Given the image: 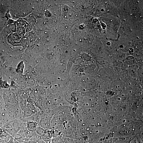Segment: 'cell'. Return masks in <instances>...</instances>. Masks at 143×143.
<instances>
[{
    "instance_id": "cell-1",
    "label": "cell",
    "mask_w": 143,
    "mask_h": 143,
    "mask_svg": "<svg viewBox=\"0 0 143 143\" xmlns=\"http://www.w3.org/2000/svg\"><path fill=\"white\" fill-rule=\"evenodd\" d=\"M38 123L33 122H27V130L28 131L31 132H35L38 127Z\"/></svg>"
},
{
    "instance_id": "cell-2",
    "label": "cell",
    "mask_w": 143,
    "mask_h": 143,
    "mask_svg": "<svg viewBox=\"0 0 143 143\" xmlns=\"http://www.w3.org/2000/svg\"><path fill=\"white\" fill-rule=\"evenodd\" d=\"M23 121L25 122H33L39 123L40 121L39 114L36 113L30 116L25 118L23 119Z\"/></svg>"
},
{
    "instance_id": "cell-3",
    "label": "cell",
    "mask_w": 143,
    "mask_h": 143,
    "mask_svg": "<svg viewBox=\"0 0 143 143\" xmlns=\"http://www.w3.org/2000/svg\"><path fill=\"white\" fill-rule=\"evenodd\" d=\"M24 69V64L23 62H21L18 65L16 71L19 74L21 75L23 74Z\"/></svg>"
},
{
    "instance_id": "cell-4",
    "label": "cell",
    "mask_w": 143,
    "mask_h": 143,
    "mask_svg": "<svg viewBox=\"0 0 143 143\" xmlns=\"http://www.w3.org/2000/svg\"><path fill=\"white\" fill-rule=\"evenodd\" d=\"M19 106L22 111H24L26 108L27 102V100H24L18 102Z\"/></svg>"
},
{
    "instance_id": "cell-5",
    "label": "cell",
    "mask_w": 143,
    "mask_h": 143,
    "mask_svg": "<svg viewBox=\"0 0 143 143\" xmlns=\"http://www.w3.org/2000/svg\"><path fill=\"white\" fill-rule=\"evenodd\" d=\"M25 28L23 27H18L17 29L18 34L20 36H23L25 35Z\"/></svg>"
},
{
    "instance_id": "cell-6",
    "label": "cell",
    "mask_w": 143,
    "mask_h": 143,
    "mask_svg": "<svg viewBox=\"0 0 143 143\" xmlns=\"http://www.w3.org/2000/svg\"><path fill=\"white\" fill-rule=\"evenodd\" d=\"M26 22L24 20H20L19 22L17 23V26L18 27H22L24 25H25Z\"/></svg>"
},
{
    "instance_id": "cell-7",
    "label": "cell",
    "mask_w": 143,
    "mask_h": 143,
    "mask_svg": "<svg viewBox=\"0 0 143 143\" xmlns=\"http://www.w3.org/2000/svg\"><path fill=\"white\" fill-rule=\"evenodd\" d=\"M10 28L12 31L16 32L17 31L16 24L15 23L12 24L11 25Z\"/></svg>"
},
{
    "instance_id": "cell-8",
    "label": "cell",
    "mask_w": 143,
    "mask_h": 143,
    "mask_svg": "<svg viewBox=\"0 0 143 143\" xmlns=\"http://www.w3.org/2000/svg\"><path fill=\"white\" fill-rule=\"evenodd\" d=\"M25 28L26 30V31H29L30 29L31 26L28 23H26L24 25Z\"/></svg>"
},
{
    "instance_id": "cell-9",
    "label": "cell",
    "mask_w": 143,
    "mask_h": 143,
    "mask_svg": "<svg viewBox=\"0 0 143 143\" xmlns=\"http://www.w3.org/2000/svg\"><path fill=\"white\" fill-rule=\"evenodd\" d=\"M6 16H7V18H10L11 17L10 15L9 14V13H7L6 14Z\"/></svg>"
}]
</instances>
